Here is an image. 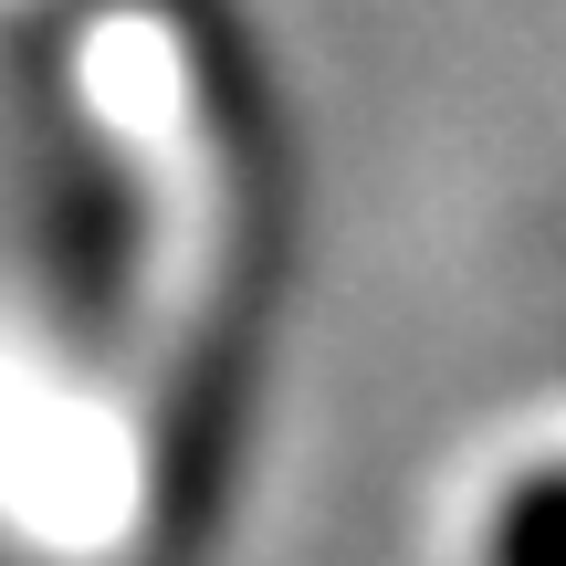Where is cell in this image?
Masks as SVG:
<instances>
[{"label": "cell", "mask_w": 566, "mask_h": 566, "mask_svg": "<svg viewBox=\"0 0 566 566\" xmlns=\"http://www.w3.org/2000/svg\"><path fill=\"white\" fill-rule=\"evenodd\" d=\"M42 189L0 294V409L137 430L158 525L210 514L283 252L273 84L221 0H32ZM21 420H0L11 441Z\"/></svg>", "instance_id": "6da1fadb"}, {"label": "cell", "mask_w": 566, "mask_h": 566, "mask_svg": "<svg viewBox=\"0 0 566 566\" xmlns=\"http://www.w3.org/2000/svg\"><path fill=\"white\" fill-rule=\"evenodd\" d=\"M0 11H32V0H0Z\"/></svg>", "instance_id": "3957f363"}, {"label": "cell", "mask_w": 566, "mask_h": 566, "mask_svg": "<svg viewBox=\"0 0 566 566\" xmlns=\"http://www.w3.org/2000/svg\"><path fill=\"white\" fill-rule=\"evenodd\" d=\"M472 566H566V388L493 451L472 504Z\"/></svg>", "instance_id": "7a4b0ae2"}]
</instances>
